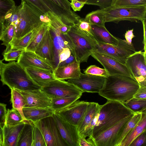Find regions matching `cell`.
I'll use <instances>...</instances> for the list:
<instances>
[{
	"mask_svg": "<svg viewBox=\"0 0 146 146\" xmlns=\"http://www.w3.org/2000/svg\"><path fill=\"white\" fill-rule=\"evenodd\" d=\"M140 87L134 78L115 75L105 78L103 88L99 94L108 100L125 102L133 97Z\"/></svg>",
	"mask_w": 146,
	"mask_h": 146,
	"instance_id": "cell-1",
	"label": "cell"
},
{
	"mask_svg": "<svg viewBox=\"0 0 146 146\" xmlns=\"http://www.w3.org/2000/svg\"><path fill=\"white\" fill-rule=\"evenodd\" d=\"M133 113L122 102L108 100L100 106L98 119L93 131V138Z\"/></svg>",
	"mask_w": 146,
	"mask_h": 146,
	"instance_id": "cell-2",
	"label": "cell"
},
{
	"mask_svg": "<svg viewBox=\"0 0 146 146\" xmlns=\"http://www.w3.org/2000/svg\"><path fill=\"white\" fill-rule=\"evenodd\" d=\"M64 35L66 46L77 60L80 63L87 62L92 52L96 49L98 43L96 40L75 25Z\"/></svg>",
	"mask_w": 146,
	"mask_h": 146,
	"instance_id": "cell-3",
	"label": "cell"
},
{
	"mask_svg": "<svg viewBox=\"0 0 146 146\" xmlns=\"http://www.w3.org/2000/svg\"><path fill=\"white\" fill-rule=\"evenodd\" d=\"M3 85L13 89L24 91L40 89L30 78L25 69L15 61L6 64L0 75Z\"/></svg>",
	"mask_w": 146,
	"mask_h": 146,
	"instance_id": "cell-4",
	"label": "cell"
},
{
	"mask_svg": "<svg viewBox=\"0 0 146 146\" xmlns=\"http://www.w3.org/2000/svg\"><path fill=\"white\" fill-rule=\"evenodd\" d=\"M21 3L19 21L14 26V37L20 38L43 24H50V19L46 15L26 2H21Z\"/></svg>",
	"mask_w": 146,
	"mask_h": 146,
	"instance_id": "cell-5",
	"label": "cell"
},
{
	"mask_svg": "<svg viewBox=\"0 0 146 146\" xmlns=\"http://www.w3.org/2000/svg\"><path fill=\"white\" fill-rule=\"evenodd\" d=\"M105 23H118L122 21L137 22L146 17V5L133 7H116L111 6L99 9Z\"/></svg>",
	"mask_w": 146,
	"mask_h": 146,
	"instance_id": "cell-6",
	"label": "cell"
},
{
	"mask_svg": "<svg viewBox=\"0 0 146 146\" xmlns=\"http://www.w3.org/2000/svg\"><path fill=\"white\" fill-rule=\"evenodd\" d=\"M106 55L123 64L128 57L136 51L133 44L128 43L125 40L119 38L117 45L98 43L95 50Z\"/></svg>",
	"mask_w": 146,
	"mask_h": 146,
	"instance_id": "cell-7",
	"label": "cell"
},
{
	"mask_svg": "<svg viewBox=\"0 0 146 146\" xmlns=\"http://www.w3.org/2000/svg\"><path fill=\"white\" fill-rule=\"evenodd\" d=\"M33 123L42 133L46 146H68L62 138L52 116Z\"/></svg>",
	"mask_w": 146,
	"mask_h": 146,
	"instance_id": "cell-8",
	"label": "cell"
},
{
	"mask_svg": "<svg viewBox=\"0 0 146 146\" xmlns=\"http://www.w3.org/2000/svg\"><path fill=\"white\" fill-rule=\"evenodd\" d=\"M41 89L52 98L68 96H82L83 92L73 84L64 80L56 79Z\"/></svg>",
	"mask_w": 146,
	"mask_h": 146,
	"instance_id": "cell-9",
	"label": "cell"
},
{
	"mask_svg": "<svg viewBox=\"0 0 146 146\" xmlns=\"http://www.w3.org/2000/svg\"><path fill=\"white\" fill-rule=\"evenodd\" d=\"M146 52L136 51L128 57L125 64L141 85L146 86Z\"/></svg>",
	"mask_w": 146,
	"mask_h": 146,
	"instance_id": "cell-10",
	"label": "cell"
},
{
	"mask_svg": "<svg viewBox=\"0 0 146 146\" xmlns=\"http://www.w3.org/2000/svg\"><path fill=\"white\" fill-rule=\"evenodd\" d=\"M105 77L81 73L80 77L76 79H70L67 81L72 83L83 92L99 93L103 88Z\"/></svg>",
	"mask_w": 146,
	"mask_h": 146,
	"instance_id": "cell-11",
	"label": "cell"
},
{
	"mask_svg": "<svg viewBox=\"0 0 146 146\" xmlns=\"http://www.w3.org/2000/svg\"><path fill=\"white\" fill-rule=\"evenodd\" d=\"M60 135L68 146H79L77 126L69 123L57 113L52 115Z\"/></svg>",
	"mask_w": 146,
	"mask_h": 146,
	"instance_id": "cell-12",
	"label": "cell"
},
{
	"mask_svg": "<svg viewBox=\"0 0 146 146\" xmlns=\"http://www.w3.org/2000/svg\"><path fill=\"white\" fill-rule=\"evenodd\" d=\"M134 113L132 114L94 139L96 146H115L119 136Z\"/></svg>",
	"mask_w": 146,
	"mask_h": 146,
	"instance_id": "cell-13",
	"label": "cell"
},
{
	"mask_svg": "<svg viewBox=\"0 0 146 146\" xmlns=\"http://www.w3.org/2000/svg\"><path fill=\"white\" fill-rule=\"evenodd\" d=\"M89 103L78 100L56 113L69 123L78 127L83 119Z\"/></svg>",
	"mask_w": 146,
	"mask_h": 146,
	"instance_id": "cell-14",
	"label": "cell"
},
{
	"mask_svg": "<svg viewBox=\"0 0 146 146\" xmlns=\"http://www.w3.org/2000/svg\"><path fill=\"white\" fill-rule=\"evenodd\" d=\"M91 56L102 65L110 75H121L134 78L125 64L95 51L92 52Z\"/></svg>",
	"mask_w": 146,
	"mask_h": 146,
	"instance_id": "cell-15",
	"label": "cell"
},
{
	"mask_svg": "<svg viewBox=\"0 0 146 146\" xmlns=\"http://www.w3.org/2000/svg\"><path fill=\"white\" fill-rule=\"evenodd\" d=\"M16 90L24 98V107L51 108L52 98L42 89L31 91Z\"/></svg>",
	"mask_w": 146,
	"mask_h": 146,
	"instance_id": "cell-16",
	"label": "cell"
},
{
	"mask_svg": "<svg viewBox=\"0 0 146 146\" xmlns=\"http://www.w3.org/2000/svg\"><path fill=\"white\" fill-rule=\"evenodd\" d=\"M17 62L25 68L33 67L39 68L53 72L54 66L34 52L24 50L17 60Z\"/></svg>",
	"mask_w": 146,
	"mask_h": 146,
	"instance_id": "cell-17",
	"label": "cell"
},
{
	"mask_svg": "<svg viewBox=\"0 0 146 146\" xmlns=\"http://www.w3.org/2000/svg\"><path fill=\"white\" fill-rule=\"evenodd\" d=\"M35 52L52 64L55 68L56 62L53 38L49 27Z\"/></svg>",
	"mask_w": 146,
	"mask_h": 146,
	"instance_id": "cell-18",
	"label": "cell"
},
{
	"mask_svg": "<svg viewBox=\"0 0 146 146\" xmlns=\"http://www.w3.org/2000/svg\"><path fill=\"white\" fill-rule=\"evenodd\" d=\"M50 11L56 15L65 24L73 26L76 24L80 17L71 10L63 8L50 0H40Z\"/></svg>",
	"mask_w": 146,
	"mask_h": 146,
	"instance_id": "cell-19",
	"label": "cell"
},
{
	"mask_svg": "<svg viewBox=\"0 0 146 146\" xmlns=\"http://www.w3.org/2000/svg\"><path fill=\"white\" fill-rule=\"evenodd\" d=\"M80 63L77 60L68 64L55 67L53 72L57 79L64 80L78 78L81 73Z\"/></svg>",
	"mask_w": 146,
	"mask_h": 146,
	"instance_id": "cell-20",
	"label": "cell"
},
{
	"mask_svg": "<svg viewBox=\"0 0 146 146\" xmlns=\"http://www.w3.org/2000/svg\"><path fill=\"white\" fill-rule=\"evenodd\" d=\"M25 69L33 81L41 88L50 82L56 79L53 72L49 70L33 67Z\"/></svg>",
	"mask_w": 146,
	"mask_h": 146,
	"instance_id": "cell-21",
	"label": "cell"
},
{
	"mask_svg": "<svg viewBox=\"0 0 146 146\" xmlns=\"http://www.w3.org/2000/svg\"><path fill=\"white\" fill-rule=\"evenodd\" d=\"M24 120L22 123L14 126L5 125L3 128L4 136L3 146H17L19 136L24 125Z\"/></svg>",
	"mask_w": 146,
	"mask_h": 146,
	"instance_id": "cell-22",
	"label": "cell"
},
{
	"mask_svg": "<svg viewBox=\"0 0 146 146\" xmlns=\"http://www.w3.org/2000/svg\"><path fill=\"white\" fill-rule=\"evenodd\" d=\"M23 112L25 119L33 122L52 116L55 113L51 108L24 107Z\"/></svg>",
	"mask_w": 146,
	"mask_h": 146,
	"instance_id": "cell-23",
	"label": "cell"
},
{
	"mask_svg": "<svg viewBox=\"0 0 146 146\" xmlns=\"http://www.w3.org/2000/svg\"><path fill=\"white\" fill-rule=\"evenodd\" d=\"M92 31L97 43L117 45L119 38L111 35L105 27L91 25Z\"/></svg>",
	"mask_w": 146,
	"mask_h": 146,
	"instance_id": "cell-24",
	"label": "cell"
},
{
	"mask_svg": "<svg viewBox=\"0 0 146 146\" xmlns=\"http://www.w3.org/2000/svg\"><path fill=\"white\" fill-rule=\"evenodd\" d=\"M146 111L142 112L141 118L136 127L124 138L119 146H129L132 141L146 130Z\"/></svg>",
	"mask_w": 146,
	"mask_h": 146,
	"instance_id": "cell-25",
	"label": "cell"
},
{
	"mask_svg": "<svg viewBox=\"0 0 146 146\" xmlns=\"http://www.w3.org/2000/svg\"><path fill=\"white\" fill-rule=\"evenodd\" d=\"M24 120V125L19 136L17 146H32L34 124L31 121Z\"/></svg>",
	"mask_w": 146,
	"mask_h": 146,
	"instance_id": "cell-26",
	"label": "cell"
},
{
	"mask_svg": "<svg viewBox=\"0 0 146 146\" xmlns=\"http://www.w3.org/2000/svg\"><path fill=\"white\" fill-rule=\"evenodd\" d=\"M100 105L94 102H89L83 119L78 127L79 134L91 122L99 112Z\"/></svg>",
	"mask_w": 146,
	"mask_h": 146,
	"instance_id": "cell-27",
	"label": "cell"
},
{
	"mask_svg": "<svg viewBox=\"0 0 146 146\" xmlns=\"http://www.w3.org/2000/svg\"><path fill=\"white\" fill-rule=\"evenodd\" d=\"M41 26L20 38L14 37L10 44V49L25 50Z\"/></svg>",
	"mask_w": 146,
	"mask_h": 146,
	"instance_id": "cell-28",
	"label": "cell"
},
{
	"mask_svg": "<svg viewBox=\"0 0 146 146\" xmlns=\"http://www.w3.org/2000/svg\"><path fill=\"white\" fill-rule=\"evenodd\" d=\"M48 26L52 37L56 59L58 60L60 52L63 48L67 47L65 40L64 35L58 29L50 25V23Z\"/></svg>",
	"mask_w": 146,
	"mask_h": 146,
	"instance_id": "cell-29",
	"label": "cell"
},
{
	"mask_svg": "<svg viewBox=\"0 0 146 146\" xmlns=\"http://www.w3.org/2000/svg\"><path fill=\"white\" fill-rule=\"evenodd\" d=\"M81 96H68L52 98L51 108L55 113L57 112L78 100Z\"/></svg>",
	"mask_w": 146,
	"mask_h": 146,
	"instance_id": "cell-30",
	"label": "cell"
},
{
	"mask_svg": "<svg viewBox=\"0 0 146 146\" xmlns=\"http://www.w3.org/2000/svg\"><path fill=\"white\" fill-rule=\"evenodd\" d=\"M22 5L19 6L15 5L6 14L3 23L4 28L11 24L14 26L19 21L20 17Z\"/></svg>",
	"mask_w": 146,
	"mask_h": 146,
	"instance_id": "cell-31",
	"label": "cell"
},
{
	"mask_svg": "<svg viewBox=\"0 0 146 146\" xmlns=\"http://www.w3.org/2000/svg\"><path fill=\"white\" fill-rule=\"evenodd\" d=\"M142 115V113H134L119 136L115 146H119L125 137L136 127L140 120Z\"/></svg>",
	"mask_w": 146,
	"mask_h": 146,
	"instance_id": "cell-32",
	"label": "cell"
},
{
	"mask_svg": "<svg viewBox=\"0 0 146 146\" xmlns=\"http://www.w3.org/2000/svg\"><path fill=\"white\" fill-rule=\"evenodd\" d=\"M122 103L134 113H142L146 110V99L133 97L127 102Z\"/></svg>",
	"mask_w": 146,
	"mask_h": 146,
	"instance_id": "cell-33",
	"label": "cell"
},
{
	"mask_svg": "<svg viewBox=\"0 0 146 146\" xmlns=\"http://www.w3.org/2000/svg\"><path fill=\"white\" fill-rule=\"evenodd\" d=\"M11 101L13 108L17 110L21 115L23 119H26L23 115V109L25 105V100L22 95L16 90H11Z\"/></svg>",
	"mask_w": 146,
	"mask_h": 146,
	"instance_id": "cell-34",
	"label": "cell"
},
{
	"mask_svg": "<svg viewBox=\"0 0 146 146\" xmlns=\"http://www.w3.org/2000/svg\"><path fill=\"white\" fill-rule=\"evenodd\" d=\"M48 27L47 25H42L25 50L35 52L42 40Z\"/></svg>",
	"mask_w": 146,
	"mask_h": 146,
	"instance_id": "cell-35",
	"label": "cell"
},
{
	"mask_svg": "<svg viewBox=\"0 0 146 146\" xmlns=\"http://www.w3.org/2000/svg\"><path fill=\"white\" fill-rule=\"evenodd\" d=\"M24 120L19 111L12 108L7 110L5 125L12 126L18 125L23 122Z\"/></svg>",
	"mask_w": 146,
	"mask_h": 146,
	"instance_id": "cell-36",
	"label": "cell"
},
{
	"mask_svg": "<svg viewBox=\"0 0 146 146\" xmlns=\"http://www.w3.org/2000/svg\"><path fill=\"white\" fill-rule=\"evenodd\" d=\"M46 15L50 19V24L58 29L62 35L66 34L70 30L72 26L65 24L51 11L48 13Z\"/></svg>",
	"mask_w": 146,
	"mask_h": 146,
	"instance_id": "cell-37",
	"label": "cell"
},
{
	"mask_svg": "<svg viewBox=\"0 0 146 146\" xmlns=\"http://www.w3.org/2000/svg\"><path fill=\"white\" fill-rule=\"evenodd\" d=\"M15 31L14 25L13 24L5 28L1 40L3 41L2 44L6 47L4 52H7L10 49V44L15 36Z\"/></svg>",
	"mask_w": 146,
	"mask_h": 146,
	"instance_id": "cell-38",
	"label": "cell"
},
{
	"mask_svg": "<svg viewBox=\"0 0 146 146\" xmlns=\"http://www.w3.org/2000/svg\"><path fill=\"white\" fill-rule=\"evenodd\" d=\"M84 19L91 25L105 27V23L99 9L88 13Z\"/></svg>",
	"mask_w": 146,
	"mask_h": 146,
	"instance_id": "cell-39",
	"label": "cell"
},
{
	"mask_svg": "<svg viewBox=\"0 0 146 146\" xmlns=\"http://www.w3.org/2000/svg\"><path fill=\"white\" fill-rule=\"evenodd\" d=\"M146 5V0H113L111 6L133 7Z\"/></svg>",
	"mask_w": 146,
	"mask_h": 146,
	"instance_id": "cell-40",
	"label": "cell"
},
{
	"mask_svg": "<svg viewBox=\"0 0 146 146\" xmlns=\"http://www.w3.org/2000/svg\"><path fill=\"white\" fill-rule=\"evenodd\" d=\"M15 5L13 0H0V22L3 23L6 14Z\"/></svg>",
	"mask_w": 146,
	"mask_h": 146,
	"instance_id": "cell-41",
	"label": "cell"
},
{
	"mask_svg": "<svg viewBox=\"0 0 146 146\" xmlns=\"http://www.w3.org/2000/svg\"><path fill=\"white\" fill-rule=\"evenodd\" d=\"M32 146H46L43 136L38 128L34 124Z\"/></svg>",
	"mask_w": 146,
	"mask_h": 146,
	"instance_id": "cell-42",
	"label": "cell"
},
{
	"mask_svg": "<svg viewBox=\"0 0 146 146\" xmlns=\"http://www.w3.org/2000/svg\"><path fill=\"white\" fill-rule=\"evenodd\" d=\"M85 74L104 77H108L110 75L104 68H102L95 65H91L88 66L84 71Z\"/></svg>",
	"mask_w": 146,
	"mask_h": 146,
	"instance_id": "cell-43",
	"label": "cell"
},
{
	"mask_svg": "<svg viewBox=\"0 0 146 146\" xmlns=\"http://www.w3.org/2000/svg\"><path fill=\"white\" fill-rule=\"evenodd\" d=\"M75 25L81 30L95 39L92 31L91 25L84 18H80Z\"/></svg>",
	"mask_w": 146,
	"mask_h": 146,
	"instance_id": "cell-44",
	"label": "cell"
},
{
	"mask_svg": "<svg viewBox=\"0 0 146 146\" xmlns=\"http://www.w3.org/2000/svg\"><path fill=\"white\" fill-rule=\"evenodd\" d=\"M24 50L10 49L7 52H3V59L6 61H10L17 60Z\"/></svg>",
	"mask_w": 146,
	"mask_h": 146,
	"instance_id": "cell-45",
	"label": "cell"
},
{
	"mask_svg": "<svg viewBox=\"0 0 146 146\" xmlns=\"http://www.w3.org/2000/svg\"><path fill=\"white\" fill-rule=\"evenodd\" d=\"M23 1L29 4L46 15L51 11L40 0H21V2Z\"/></svg>",
	"mask_w": 146,
	"mask_h": 146,
	"instance_id": "cell-46",
	"label": "cell"
},
{
	"mask_svg": "<svg viewBox=\"0 0 146 146\" xmlns=\"http://www.w3.org/2000/svg\"><path fill=\"white\" fill-rule=\"evenodd\" d=\"M113 0H88L86 4L99 6L100 9H104L111 6Z\"/></svg>",
	"mask_w": 146,
	"mask_h": 146,
	"instance_id": "cell-47",
	"label": "cell"
},
{
	"mask_svg": "<svg viewBox=\"0 0 146 146\" xmlns=\"http://www.w3.org/2000/svg\"><path fill=\"white\" fill-rule=\"evenodd\" d=\"M146 130L137 137L131 143L129 146H145Z\"/></svg>",
	"mask_w": 146,
	"mask_h": 146,
	"instance_id": "cell-48",
	"label": "cell"
},
{
	"mask_svg": "<svg viewBox=\"0 0 146 146\" xmlns=\"http://www.w3.org/2000/svg\"><path fill=\"white\" fill-rule=\"evenodd\" d=\"M6 105L0 103V127L3 128L5 125L7 112Z\"/></svg>",
	"mask_w": 146,
	"mask_h": 146,
	"instance_id": "cell-49",
	"label": "cell"
},
{
	"mask_svg": "<svg viewBox=\"0 0 146 146\" xmlns=\"http://www.w3.org/2000/svg\"><path fill=\"white\" fill-rule=\"evenodd\" d=\"M71 54V50L68 47L64 48L60 52L58 57V63L64 61L70 56Z\"/></svg>",
	"mask_w": 146,
	"mask_h": 146,
	"instance_id": "cell-50",
	"label": "cell"
},
{
	"mask_svg": "<svg viewBox=\"0 0 146 146\" xmlns=\"http://www.w3.org/2000/svg\"><path fill=\"white\" fill-rule=\"evenodd\" d=\"M78 144L79 146H96L93 139L90 137L86 139L81 135H79Z\"/></svg>",
	"mask_w": 146,
	"mask_h": 146,
	"instance_id": "cell-51",
	"label": "cell"
},
{
	"mask_svg": "<svg viewBox=\"0 0 146 146\" xmlns=\"http://www.w3.org/2000/svg\"><path fill=\"white\" fill-rule=\"evenodd\" d=\"M70 7L74 12L80 11L84 6L86 3L79 1L77 0H70Z\"/></svg>",
	"mask_w": 146,
	"mask_h": 146,
	"instance_id": "cell-52",
	"label": "cell"
},
{
	"mask_svg": "<svg viewBox=\"0 0 146 146\" xmlns=\"http://www.w3.org/2000/svg\"><path fill=\"white\" fill-rule=\"evenodd\" d=\"M139 85L140 87L133 97L138 99H146V86Z\"/></svg>",
	"mask_w": 146,
	"mask_h": 146,
	"instance_id": "cell-53",
	"label": "cell"
},
{
	"mask_svg": "<svg viewBox=\"0 0 146 146\" xmlns=\"http://www.w3.org/2000/svg\"><path fill=\"white\" fill-rule=\"evenodd\" d=\"M54 3L65 9L70 10V2L68 0H50Z\"/></svg>",
	"mask_w": 146,
	"mask_h": 146,
	"instance_id": "cell-54",
	"label": "cell"
},
{
	"mask_svg": "<svg viewBox=\"0 0 146 146\" xmlns=\"http://www.w3.org/2000/svg\"><path fill=\"white\" fill-rule=\"evenodd\" d=\"M133 29L127 31L124 35L125 40L126 41L130 44H132V39L135 37L134 35L133 31Z\"/></svg>",
	"mask_w": 146,
	"mask_h": 146,
	"instance_id": "cell-55",
	"label": "cell"
},
{
	"mask_svg": "<svg viewBox=\"0 0 146 146\" xmlns=\"http://www.w3.org/2000/svg\"><path fill=\"white\" fill-rule=\"evenodd\" d=\"M76 60V59L71 52L70 56L68 58L60 63L58 64L56 66L61 67L67 65L74 62Z\"/></svg>",
	"mask_w": 146,
	"mask_h": 146,
	"instance_id": "cell-56",
	"label": "cell"
},
{
	"mask_svg": "<svg viewBox=\"0 0 146 146\" xmlns=\"http://www.w3.org/2000/svg\"><path fill=\"white\" fill-rule=\"evenodd\" d=\"M141 22H142L143 24V43L144 45V52H146V19H143L141 21Z\"/></svg>",
	"mask_w": 146,
	"mask_h": 146,
	"instance_id": "cell-57",
	"label": "cell"
},
{
	"mask_svg": "<svg viewBox=\"0 0 146 146\" xmlns=\"http://www.w3.org/2000/svg\"><path fill=\"white\" fill-rule=\"evenodd\" d=\"M4 142V136L3 131L2 128L0 127V146H3Z\"/></svg>",
	"mask_w": 146,
	"mask_h": 146,
	"instance_id": "cell-58",
	"label": "cell"
},
{
	"mask_svg": "<svg viewBox=\"0 0 146 146\" xmlns=\"http://www.w3.org/2000/svg\"><path fill=\"white\" fill-rule=\"evenodd\" d=\"M4 29L3 24L0 22V40H1L2 36Z\"/></svg>",
	"mask_w": 146,
	"mask_h": 146,
	"instance_id": "cell-59",
	"label": "cell"
},
{
	"mask_svg": "<svg viewBox=\"0 0 146 146\" xmlns=\"http://www.w3.org/2000/svg\"><path fill=\"white\" fill-rule=\"evenodd\" d=\"M5 65V64L3 63L2 60H0V75L2 73Z\"/></svg>",
	"mask_w": 146,
	"mask_h": 146,
	"instance_id": "cell-60",
	"label": "cell"
},
{
	"mask_svg": "<svg viewBox=\"0 0 146 146\" xmlns=\"http://www.w3.org/2000/svg\"><path fill=\"white\" fill-rule=\"evenodd\" d=\"M79 1H80V2H84V3H86L88 0H77Z\"/></svg>",
	"mask_w": 146,
	"mask_h": 146,
	"instance_id": "cell-61",
	"label": "cell"
}]
</instances>
